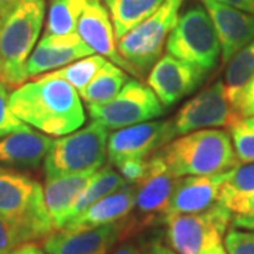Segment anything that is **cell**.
<instances>
[{
  "label": "cell",
  "instance_id": "cell-1",
  "mask_svg": "<svg viewBox=\"0 0 254 254\" xmlns=\"http://www.w3.org/2000/svg\"><path fill=\"white\" fill-rule=\"evenodd\" d=\"M10 108L24 123L48 136H66L85 123L81 98L72 85L46 73L10 93Z\"/></svg>",
  "mask_w": 254,
  "mask_h": 254
},
{
  "label": "cell",
  "instance_id": "cell-2",
  "mask_svg": "<svg viewBox=\"0 0 254 254\" xmlns=\"http://www.w3.org/2000/svg\"><path fill=\"white\" fill-rule=\"evenodd\" d=\"M171 173L188 175H216L239 167L232 138L223 130L203 128L174 140L158 151Z\"/></svg>",
  "mask_w": 254,
  "mask_h": 254
},
{
  "label": "cell",
  "instance_id": "cell-3",
  "mask_svg": "<svg viewBox=\"0 0 254 254\" xmlns=\"http://www.w3.org/2000/svg\"><path fill=\"white\" fill-rule=\"evenodd\" d=\"M46 0H21L0 26V81L7 86L27 79V61L40 37Z\"/></svg>",
  "mask_w": 254,
  "mask_h": 254
},
{
  "label": "cell",
  "instance_id": "cell-4",
  "mask_svg": "<svg viewBox=\"0 0 254 254\" xmlns=\"http://www.w3.org/2000/svg\"><path fill=\"white\" fill-rule=\"evenodd\" d=\"M108 128L98 122L54 140L44 160L46 177L99 170L108 155Z\"/></svg>",
  "mask_w": 254,
  "mask_h": 254
},
{
  "label": "cell",
  "instance_id": "cell-5",
  "mask_svg": "<svg viewBox=\"0 0 254 254\" xmlns=\"http://www.w3.org/2000/svg\"><path fill=\"white\" fill-rule=\"evenodd\" d=\"M185 0H165L163 6L118 41V51L140 76L150 71L161 57L164 44L178 23Z\"/></svg>",
  "mask_w": 254,
  "mask_h": 254
},
{
  "label": "cell",
  "instance_id": "cell-6",
  "mask_svg": "<svg viewBox=\"0 0 254 254\" xmlns=\"http://www.w3.org/2000/svg\"><path fill=\"white\" fill-rule=\"evenodd\" d=\"M0 216L30 227L38 239L54 233L44 188L27 175L0 168Z\"/></svg>",
  "mask_w": 254,
  "mask_h": 254
},
{
  "label": "cell",
  "instance_id": "cell-7",
  "mask_svg": "<svg viewBox=\"0 0 254 254\" xmlns=\"http://www.w3.org/2000/svg\"><path fill=\"white\" fill-rule=\"evenodd\" d=\"M168 54L205 71L216 66L222 54L218 34L205 6L188 7L167 40Z\"/></svg>",
  "mask_w": 254,
  "mask_h": 254
},
{
  "label": "cell",
  "instance_id": "cell-8",
  "mask_svg": "<svg viewBox=\"0 0 254 254\" xmlns=\"http://www.w3.org/2000/svg\"><path fill=\"white\" fill-rule=\"evenodd\" d=\"M168 225L170 245L178 254H203L222 243L232 222L230 210L219 202L208 210L198 213L164 216Z\"/></svg>",
  "mask_w": 254,
  "mask_h": 254
},
{
  "label": "cell",
  "instance_id": "cell-9",
  "mask_svg": "<svg viewBox=\"0 0 254 254\" xmlns=\"http://www.w3.org/2000/svg\"><path fill=\"white\" fill-rule=\"evenodd\" d=\"M89 115L108 130H118L150 119L160 118L165 113V106L154 91L137 79H128L118 95L103 105L89 106Z\"/></svg>",
  "mask_w": 254,
  "mask_h": 254
},
{
  "label": "cell",
  "instance_id": "cell-10",
  "mask_svg": "<svg viewBox=\"0 0 254 254\" xmlns=\"http://www.w3.org/2000/svg\"><path fill=\"white\" fill-rule=\"evenodd\" d=\"M236 120L239 118L227 100L223 82L219 81L185 103L171 122L177 137L203 128L230 127Z\"/></svg>",
  "mask_w": 254,
  "mask_h": 254
},
{
  "label": "cell",
  "instance_id": "cell-11",
  "mask_svg": "<svg viewBox=\"0 0 254 254\" xmlns=\"http://www.w3.org/2000/svg\"><path fill=\"white\" fill-rule=\"evenodd\" d=\"M174 138L171 120L144 122L125 127L108 138V158L113 165L127 158H147Z\"/></svg>",
  "mask_w": 254,
  "mask_h": 254
},
{
  "label": "cell",
  "instance_id": "cell-12",
  "mask_svg": "<svg viewBox=\"0 0 254 254\" xmlns=\"http://www.w3.org/2000/svg\"><path fill=\"white\" fill-rule=\"evenodd\" d=\"M206 75L208 71L199 66L165 54L150 69L147 83L164 106L170 108L195 91Z\"/></svg>",
  "mask_w": 254,
  "mask_h": 254
},
{
  "label": "cell",
  "instance_id": "cell-13",
  "mask_svg": "<svg viewBox=\"0 0 254 254\" xmlns=\"http://www.w3.org/2000/svg\"><path fill=\"white\" fill-rule=\"evenodd\" d=\"M76 33L82 40L91 47L93 53L109 58L113 64L123 68L126 72L133 73L136 78H141L140 73L119 54L116 46L115 28L112 27L108 9L100 0H86L78 18Z\"/></svg>",
  "mask_w": 254,
  "mask_h": 254
},
{
  "label": "cell",
  "instance_id": "cell-14",
  "mask_svg": "<svg viewBox=\"0 0 254 254\" xmlns=\"http://www.w3.org/2000/svg\"><path fill=\"white\" fill-rule=\"evenodd\" d=\"M126 232L125 219L82 232L58 230L47 237L44 250L47 254H108Z\"/></svg>",
  "mask_w": 254,
  "mask_h": 254
},
{
  "label": "cell",
  "instance_id": "cell-15",
  "mask_svg": "<svg viewBox=\"0 0 254 254\" xmlns=\"http://www.w3.org/2000/svg\"><path fill=\"white\" fill-rule=\"evenodd\" d=\"M218 34L222 61L227 64L254 40V16L215 0H202Z\"/></svg>",
  "mask_w": 254,
  "mask_h": 254
},
{
  "label": "cell",
  "instance_id": "cell-16",
  "mask_svg": "<svg viewBox=\"0 0 254 254\" xmlns=\"http://www.w3.org/2000/svg\"><path fill=\"white\" fill-rule=\"evenodd\" d=\"M229 171L216 175H188L178 180L164 216L198 213L220 202Z\"/></svg>",
  "mask_w": 254,
  "mask_h": 254
},
{
  "label": "cell",
  "instance_id": "cell-17",
  "mask_svg": "<svg viewBox=\"0 0 254 254\" xmlns=\"http://www.w3.org/2000/svg\"><path fill=\"white\" fill-rule=\"evenodd\" d=\"M93 55L78 33L68 36H43L27 61V76H38Z\"/></svg>",
  "mask_w": 254,
  "mask_h": 254
},
{
  "label": "cell",
  "instance_id": "cell-18",
  "mask_svg": "<svg viewBox=\"0 0 254 254\" xmlns=\"http://www.w3.org/2000/svg\"><path fill=\"white\" fill-rule=\"evenodd\" d=\"M147 163L148 168L144 178L136 184V206L144 215H164L180 178L167 168L158 153L147 158Z\"/></svg>",
  "mask_w": 254,
  "mask_h": 254
},
{
  "label": "cell",
  "instance_id": "cell-19",
  "mask_svg": "<svg viewBox=\"0 0 254 254\" xmlns=\"http://www.w3.org/2000/svg\"><path fill=\"white\" fill-rule=\"evenodd\" d=\"M136 206V185L125 184L122 188L93 203L83 213L65 223L61 230L82 232L123 220Z\"/></svg>",
  "mask_w": 254,
  "mask_h": 254
},
{
  "label": "cell",
  "instance_id": "cell-20",
  "mask_svg": "<svg viewBox=\"0 0 254 254\" xmlns=\"http://www.w3.org/2000/svg\"><path fill=\"white\" fill-rule=\"evenodd\" d=\"M96 171L98 170H88L69 175L46 177L44 200L54 230H61L69 220L75 202Z\"/></svg>",
  "mask_w": 254,
  "mask_h": 254
},
{
  "label": "cell",
  "instance_id": "cell-21",
  "mask_svg": "<svg viewBox=\"0 0 254 254\" xmlns=\"http://www.w3.org/2000/svg\"><path fill=\"white\" fill-rule=\"evenodd\" d=\"M54 140L30 127L0 140V164L20 168H37L46 160Z\"/></svg>",
  "mask_w": 254,
  "mask_h": 254
},
{
  "label": "cell",
  "instance_id": "cell-22",
  "mask_svg": "<svg viewBox=\"0 0 254 254\" xmlns=\"http://www.w3.org/2000/svg\"><path fill=\"white\" fill-rule=\"evenodd\" d=\"M109 11L116 40L126 36L145 18L154 14L165 0H103Z\"/></svg>",
  "mask_w": 254,
  "mask_h": 254
},
{
  "label": "cell",
  "instance_id": "cell-23",
  "mask_svg": "<svg viewBox=\"0 0 254 254\" xmlns=\"http://www.w3.org/2000/svg\"><path fill=\"white\" fill-rule=\"evenodd\" d=\"M127 81L128 76L125 69H122L112 61H106L98 75L89 82V85L78 93L88 108L95 105H103L113 99L122 91Z\"/></svg>",
  "mask_w": 254,
  "mask_h": 254
},
{
  "label": "cell",
  "instance_id": "cell-24",
  "mask_svg": "<svg viewBox=\"0 0 254 254\" xmlns=\"http://www.w3.org/2000/svg\"><path fill=\"white\" fill-rule=\"evenodd\" d=\"M125 184H126L125 178L120 175V173L115 171L112 167L99 168L92 175L88 185L85 187V190H82L81 195L78 196V199H76L72 210H71L69 220L83 213L86 209L91 208L92 205L96 203L98 200L103 199L109 193L122 188Z\"/></svg>",
  "mask_w": 254,
  "mask_h": 254
},
{
  "label": "cell",
  "instance_id": "cell-25",
  "mask_svg": "<svg viewBox=\"0 0 254 254\" xmlns=\"http://www.w3.org/2000/svg\"><path fill=\"white\" fill-rule=\"evenodd\" d=\"M254 75V40L242 48L229 63H227L226 73H225V93L232 105L236 108V103L242 92ZM236 112V110H235Z\"/></svg>",
  "mask_w": 254,
  "mask_h": 254
},
{
  "label": "cell",
  "instance_id": "cell-26",
  "mask_svg": "<svg viewBox=\"0 0 254 254\" xmlns=\"http://www.w3.org/2000/svg\"><path fill=\"white\" fill-rule=\"evenodd\" d=\"M86 0H50L44 36H68L76 33L78 18Z\"/></svg>",
  "mask_w": 254,
  "mask_h": 254
},
{
  "label": "cell",
  "instance_id": "cell-27",
  "mask_svg": "<svg viewBox=\"0 0 254 254\" xmlns=\"http://www.w3.org/2000/svg\"><path fill=\"white\" fill-rule=\"evenodd\" d=\"M106 64L105 57L96 54V55H89V57H85L81 58L75 63L69 64V65H65L60 69H55L53 72L46 73L48 76H53V78H60L66 81L69 85H72L76 91H82L85 86L89 85V82L98 75L102 66Z\"/></svg>",
  "mask_w": 254,
  "mask_h": 254
},
{
  "label": "cell",
  "instance_id": "cell-28",
  "mask_svg": "<svg viewBox=\"0 0 254 254\" xmlns=\"http://www.w3.org/2000/svg\"><path fill=\"white\" fill-rule=\"evenodd\" d=\"M229 130L239 163H254V116L239 119Z\"/></svg>",
  "mask_w": 254,
  "mask_h": 254
},
{
  "label": "cell",
  "instance_id": "cell-29",
  "mask_svg": "<svg viewBox=\"0 0 254 254\" xmlns=\"http://www.w3.org/2000/svg\"><path fill=\"white\" fill-rule=\"evenodd\" d=\"M36 240L40 239L30 227L0 216V254H11L20 246Z\"/></svg>",
  "mask_w": 254,
  "mask_h": 254
},
{
  "label": "cell",
  "instance_id": "cell-30",
  "mask_svg": "<svg viewBox=\"0 0 254 254\" xmlns=\"http://www.w3.org/2000/svg\"><path fill=\"white\" fill-rule=\"evenodd\" d=\"M254 190V164L236 167L229 171L227 180L222 187L220 202H226L239 195H246Z\"/></svg>",
  "mask_w": 254,
  "mask_h": 254
},
{
  "label": "cell",
  "instance_id": "cell-31",
  "mask_svg": "<svg viewBox=\"0 0 254 254\" xmlns=\"http://www.w3.org/2000/svg\"><path fill=\"white\" fill-rule=\"evenodd\" d=\"M232 213V225L237 229L254 230V190L222 202Z\"/></svg>",
  "mask_w": 254,
  "mask_h": 254
},
{
  "label": "cell",
  "instance_id": "cell-32",
  "mask_svg": "<svg viewBox=\"0 0 254 254\" xmlns=\"http://www.w3.org/2000/svg\"><path fill=\"white\" fill-rule=\"evenodd\" d=\"M28 128L27 123L18 119L10 108L9 86L0 81V137Z\"/></svg>",
  "mask_w": 254,
  "mask_h": 254
},
{
  "label": "cell",
  "instance_id": "cell-33",
  "mask_svg": "<svg viewBox=\"0 0 254 254\" xmlns=\"http://www.w3.org/2000/svg\"><path fill=\"white\" fill-rule=\"evenodd\" d=\"M227 254H254V230L230 229L225 236Z\"/></svg>",
  "mask_w": 254,
  "mask_h": 254
},
{
  "label": "cell",
  "instance_id": "cell-34",
  "mask_svg": "<svg viewBox=\"0 0 254 254\" xmlns=\"http://www.w3.org/2000/svg\"><path fill=\"white\" fill-rule=\"evenodd\" d=\"M127 184L136 185L144 178L148 163L147 158H127L115 165Z\"/></svg>",
  "mask_w": 254,
  "mask_h": 254
},
{
  "label": "cell",
  "instance_id": "cell-35",
  "mask_svg": "<svg viewBox=\"0 0 254 254\" xmlns=\"http://www.w3.org/2000/svg\"><path fill=\"white\" fill-rule=\"evenodd\" d=\"M235 110L239 119L254 116V75L245 86L240 98L237 100Z\"/></svg>",
  "mask_w": 254,
  "mask_h": 254
},
{
  "label": "cell",
  "instance_id": "cell-36",
  "mask_svg": "<svg viewBox=\"0 0 254 254\" xmlns=\"http://www.w3.org/2000/svg\"><path fill=\"white\" fill-rule=\"evenodd\" d=\"M215 1L223 3L230 7H235V9L242 10L245 13L254 16V0H215Z\"/></svg>",
  "mask_w": 254,
  "mask_h": 254
},
{
  "label": "cell",
  "instance_id": "cell-37",
  "mask_svg": "<svg viewBox=\"0 0 254 254\" xmlns=\"http://www.w3.org/2000/svg\"><path fill=\"white\" fill-rule=\"evenodd\" d=\"M140 254H175L158 242H145Z\"/></svg>",
  "mask_w": 254,
  "mask_h": 254
},
{
  "label": "cell",
  "instance_id": "cell-38",
  "mask_svg": "<svg viewBox=\"0 0 254 254\" xmlns=\"http://www.w3.org/2000/svg\"><path fill=\"white\" fill-rule=\"evenodd\" d=\"M21 0H0V26L7 18L10 13L16 9Z\"/></svg>",
  "mask_w": 254,
  "mask_h": 254
},
{
  "label": "cell",
  "instance_id": "cell-39",
  "mask_svg": "<svg viewBox=\"0 0 254 254\" xmlns=\"http://www.w3.org/2000/svg\"><path fill=\"white\" fill-rule=\"evenodd\" d=\"M145 242H130V243H125L119 247L118 250H115L112 254H140L143 246Z\"/></svg>",
  "mask_w": 254,
  "mask_h": 254
},
{
  "label": "cell",
  "instance_id": "cell-40",
  "mask_svg": "<svg viewBox=\"0 0 254 254\" xmlns=\"http://www.w3.org/2000/svg\"><path fill=\"white\" fill-rule=\"evenodd\" d=\"M14 254H46L44 253V250L40 247V246H37L36 243H26V245L20 246L17 250L14 252Z\"/></svg>",
  "mask_w": 254,
  "mask_h": 254
},
{
  "label": "cell",
  "instance_id": "cell-41",
  "mask_svg": "<svg viewBox=\"0 0 254 254\" xmlns=\"http://www.w3.org/2000/svg\"><path fill=\"white\" fill-rule=\"evenodd\" d=\"M203 254H227V252L223 249V246H222V243H220V245L213 246L212 249L206 250Z\"/></svg>",
  "mask_w": 254,
  "mask_h": 254
},
{
  "label": "cell",
  "instance_id": "cell-42",
  "mask_svg": "<svg viewBox=\"0 0 254 254\" xmlns=\"http://www.w3.org/2000/svg\"><path fill=\"white\" fill-rule=\"evenodd\" d=\"M11 254H14V252H13V253H11Z\"/></svg>",
  "mask_w": 254,
  "mask_h": 254
}]
</instances>
